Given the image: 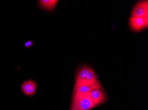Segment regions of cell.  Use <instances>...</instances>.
Masks as SVG:
<instances>
[{
	"label": "cell",
	"instance_id": "1",
	"mask_svg": "<svg viewBox=\"0 0 148 110\" xmlns=\"http://www.w3.org/2000/svg\"><path fill=\"white\" fill-rule=\"evenodd\" d=\"M96 107L89 92L73 93L70 110H89Z\"/></svg>",
	"mask_w": 148,
	"mask_h": 110
},
{
	"label": "cell",
	"instance_id": "2",
	"mask_svg": "<svg viewBox=\"0 0 148 110\" xmlns=\"http://www.w3.org/2000/svg\"><path fill=\"white\" fill-rule=\"evenodd\" d=\"M129 22L131 30L135 32H138L148 27V16L130 17Z\"/></svg>",
	"mask_w": 148,
	"mask_h": 110
},
{
	"label": "cell",
	"instance_id": "3",
	"mask_svg": "<svg viewBox=\"0 0 148 110\" xmlns=\"http://www.w3.org/2000/svg\"><path fill=\"white\" fill-rule=\"evenodd\" d=\"M148 16V1H143L138 3L133 9L131 17Z\"/></svg>",
	"mask_w": 148,
	"mask_h": 110
},
{
	"label": "cell",
	"instance_id": "4",
	"mask_svg": "<svg viewBox=\"0 0 148 110\" xmlns=\"http://www.w3.org/2000/svg\"><path fill=\"white\" fill-rule=\"evenodd\" d=\"M99 82L97 79L95 72L94 70H92V69H91L88 74L84 81L78 84H75V86H74V93L80 87L94 85V84H97Z\"/></svg>",
	"mask_w": 148,
	"mask_h": 110
},
{
	"label": "cell",
	"instance_id": "5",
	"mask_svg": "<svg viewBox=\"0 0 148 110\" xmlns=\"http://www.w3.org/2000/svg\"><path fill=\"white\" fill-rule=\"evenodd\" d=\"M89 94L96 106L103 104L106 101V94L100 89H94Z\"/></svg>",
	"mask_w": 148,
	"mask_h": 110
},
{
	"label": "cell",
	"instance_id": "6",
	"mask_svg": "<svg viewBox=\"0 0 148 110\" xmlns=\"http://www.w3.org/2000/svg\"><path fill=\"white\" fill-rule=\"evenodd\" d=\"M21 89L24 93L27 96L34 95L36 91V85L32 80L25 81L22 84Z\"/></svg>",
	"mask_w": 148,
	"mask_h": 110
},
{
	"label": "cell",
	"instance_id": "7",
	"mask_svg": "<svg viewBox=\"0 0 148 110\" xmlns=\"http://www.w3.org/2000/svg\"><path fill=\"white\" fill-rule=\"evenodd\" d=\"M57 0H41L39 3L41 8L48 11H52L55 8L58 3Z\"/></svg>",
	"mask_w": 148,
	"mask_h": 110
},
{
	"label": "cell",
	"instance_id": "8",
	"mask_svg": "<svg viewBox=\"0 0 148 110\" xmlns=\"http://www.w3.org/2000/svg\"><path fill=\"white\" fill-rule=\"evenodd\" d=\"M102 88V86L101 85L100 83L99 82V83L94 84V85L80 87L74 93H75V92L78 93H88V92H90L94 89L103 90V89H101Z\"/></svg>",
	"mask_w": 148,
	"mask_h": 110
},
{
	"label": "cell",
	"instance_id": "9",
	"mask_svg": "<svg viewBox=\"0 0 148 110\" xmlns=\"http://www.w3.org/2000/svg\"><path fill=\"white\" fill-rule=\"evenodd\" d=\"M91 69L88 67H84L81 68L76 75L75 84H78L84 81L88 74Z\"/></svg>",
	"mask_w": 148,
	"mask_h": 110
},
{
	"label": "cell",
	"instance_id": "10",
	"mask_svg": "<svg viewBox=\"0 0 148 110\" xmlns=\"http://www.w3.org/2000/svg\"><path fill=\"white\" fill-rule=\"evenodd\" d=\"M33 44H34V43L32 40H29L25 43V46L26 48H30L33 46Z\"/></svg>",
	"mask_w": 148,
	"mask_h": 110
}]
</instances>
